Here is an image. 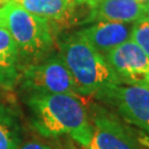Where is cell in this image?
I'll return each instance as SVG.
<instances>
[{
    "label": "cell",
    "instance_id": "cell-1",
    "mask_svg": "<svg viewBox=\"0 0 149 149\" xmlns=\"http://www.w3.org/2000/svg\"><path fill=\"white\" fill-rule=\"evenodd\" d=\"M33 129L43 137L69 135L83 147L93 136L92 123L77 96L34 93L27 100Z\"/></svg>",
    "mask_w": 149,
    "mask_h": 149
},
{
    "label": "cell",
    "instance_id": "cell-2",
    "mask_svg": "<svg viewBox=\"0 0 149 149\" xmlns=\"http://www.w3.org/2000/svg\"><path fill=\"white\" fill-rule=\"evenodd\" d=\"M59 54L74 80L79 94L95 95L122 84L105 58L79 32L60 44Z\"/></svg>",
    "mask_w": 149,
    "mask_h": 149
},
{
    "label": "cell",
    "instance_id": "cell-3",
    "mask_svg": "<svg viewBox=\"0 0 149 149\" xmlns=\"http://www.w3.org/2000/svg\"><path fill=\"white\" fill-rule=\"evenodd\" d=\"M2 24L18 45L20 55L40 59L51 51L53 34L50 21L32 15L13 1L1 7Z\"/></svg>",
    "mask_w": 149,
    "mask_h": 149
},
{
    "label": "cell",
    "instance_id": "cell-4",
    "mask_svg": "<svg viewBox=\"0 0 149 149\" xmlns=\"http://www.w3.org/2000/svg\"><path fill=\"white\" fill-rule=\"evenodd\" d=\"M20 76L23 88L30 91L32 94L80 95L74 80L60 54L29 65Z\"/></svg>",
    "mask_w": 149,
    "mask_h": 149
},
{
    "label": "cell",
    "instance_id": "cell-5",
    "mask_svg": "<svg viewBox=\"0 0 149 149\" xmlns=\"http://www.w3.org/2000/svg\"><path fill=\"white\" fill-rule=\"evenodd\" d=\"M115 107L127 122L149 134V88L139 85H116L95 94Z\"/></svg>",
    "mask_w": 149,
    "mask_h": 149
},
{
    "label": "cell",
    "instance_id": "cell-6",
    "mask_svg": "<svg viewBox=\"0 0 149 149\" xmlns=\"http://www.w3.org/2000/svg\"><path fill=\"white\" fill-rule=\"evenodd\" d=\"M122 83L149 87V58L133 40L104 55Z\"/></svg>",
    "mask_w": 149,
    "mask_h": 149
},
{
    "label": "cell",
    "instance_id": "cell-7",
    "mask_svg": "<svg viewBox=\"0 0 149 149\" xmlns=\"http://www.w3.org/2000/svg\"><path fill=\"white\" fill-rule=\"evenodd\" d=\"M93 136L88 149H139L136 139L114 115L97 107L92 118Z\"/></svg>",
    "mask_w": 149,
    "mask_h": 149
},
{
    "label": "cell",
    "instance_id": "cell-8",
    "mask_svg": "<svg viewBox=\"0 0 149 149\" xmlns=\"http://www.w3.org/2000/svg\"><path fill=\"white\" fill-rule=\"evenodd\" d=\"M134 24L135 23L97 21L91 27L79 31V33L104 56L113 49L130 40Z\"/></svg>",
    "mask_w": 149,
    "mask_h": 149
},
{
    "label": "cell",
    "instance_id": "cell-9",
    "mask_svg": "<svg viewBox=\"0 0 149 149\" xmlns=\"http://www.w3.org/2000/svg\"><path fill=\"white\" fill-rule=\"evenodd\" d=\"M144 18V5L137 0H100L91 7L87 21L135 23Z\"/></svg>",
    "mask_w": 149,
    "mask_h": 149
},
{
    "label": "cell",
    "instance_id": "cell-10",
    "mask_svg": "<svg viewBox=\"0 0 149 149\" xmlns=\"http://www.w3.org/2000/svg\"><path fill=\"white\" fill-rule=\"evenodd\" d=\"M20 51L5 27L0 26V85L13 87L20 79Z\"/></svg>",
    "mask_w": 149,
    "mask_h": 149
},
{
    "label": "cell",
    "instance_id": "cell-11",
    "mask_svg": "<svg viewBox=\"0 0 149 149\" xmlns=\"http://www.w3.org/2000/svg\"><path fill=\"white\" fill-rule=\"evenodd\" d=\"M32 15L49 21L70 19L75 8L74 0H11Z\"/></svg>",
    "mask_w": 149,
    "mask_h": 149
},
{
    "label": "cell",
    "instance_id": "cell-12",
    "mask_svg": "<svg viewBox=\"0 0 149 149\" xmlns=\"http://www.w3.org/2000/svg\"><path fill=\"white\" fill-rule=\"evenodd\" d=\"M21 146V129L15 113L0 105V149H18Z\"/></svg>",
    "mask_w": 149,
    "mask_h": 149
},
{
    "label": "cell",
    "instance_id": "cell-13",
    "mask_svg": "<svg viewBox=\"0 0 149 149\" xmlns=\"http://www.w3.org/2000/svg\"><path fill=\"white\" fill-rule=\"evenodd\" d=\"M130 40H133L149 58V21L147 19L143 18L135 22Z\"/></svg>",
    "mask_w": 149,
    "mask_h": 149
},
{
    "label": "cell",
    "instance_id": "cell-14",
    "mask_svg": "<svg viewBox=\"0 0 149 149\" xmlns=\"http://www.w3.org/2000/svg\"><path fill=\"white\" fill-rule=\"evenodd\" d=\"M18 149H52L48 145H44L39 141H29L26 144L21 145Z\"/></svg>",
    "mask_w": 149,
    "mask_h": 149
},
{
    "label": "cell",
    "instance_id": "cell-15",
    "mask_svg": "<svg viewBox=\"0 0 149 149\" xmlns=\"http://www.w3.org/2000/svg\"><path fill=\"white\" fill-rule=\"evenodd\" d=\"M98 1H100V0H74V3H75V6L86 5L91 8L92 6H94L96 2H98Z\"/></svg>",
    "mask_w": 149,
    "mask_h": 149
},
{
    "label": "cell",
    "instance_id": "cell-16",
    "mask_svg": "<svg viewBox=\"0 0 149 149\" xmlns=\"http://www.w3.org/2000/svg\"><path fill=\"white\" fill-rule=\"evenodd\" d=\"M144 18L149 21V2L144 3Z\"/></svg>",
    "mask_w": 149,
    "mask_h": 149
},
{
    "label": "cell",
    "instance_id": "cell-17",
    "mask_svg": "<svg viewBox=\"0 0 149 149\" xmlns=\"http://www.w3.org/2000/svg\"><path fill=\"white\" fill-rule=\"evenodd\" d=\"M9 1H10V0H0V6L3 7V6H5L6 3H8Z\"/></svg>",
    "mask_w": 149,
    "mask_h": 149
},
{
    "label": "cell",
    "instance_id": "cell-18",
    "mask_svg": "<svg viewBox=\"0 0 149 149\" xmlns=\"http://www.w3.org/2000/svg\"><path fill=\"white\" fill-rule=\"evenodd\" d=\"M0 26L3 27V24H2V12H1V8H0Z\"/></svg>",
    "mask_w": 149,
    "mask_h": 149
},
{
    "label": "cell",
    "instance_id": "cell-19",
    "mask_svg": "<svg viewBox=\"0 0 149 149\" xmlns=\"http://www.w3.org/2000/svg\"><path fill=\"white\" fill-rule=\"evenodd\" d=\"M139 3H141V5H144V3H147V2H149V0H137Z\"/></svg>",
    "mask_w": 149,
    "mask_h": 149
},
{
    "label": "cell",
    "instance_id": "cell-20",
    "mask_svg": "<svg viewBox=\"0 0 149 149\" xmlns=\"http://www.w3.org/2000/svg\"><path fill=\"white\" fill-rule=\"evenodd\" d=\"M148 88H149V87H148Z\"/></svg>",
    "mask_w": 149,
    "mask_h": 149
}]
</instances>
